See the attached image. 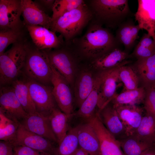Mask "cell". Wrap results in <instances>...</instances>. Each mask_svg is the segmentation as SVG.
<instances>
[{
    "label": "cell",
    "mask_w": 155,
    "mask_h": 155,
    "mask_svg": "<svg viewBox=\"0 0 155 155\" xmlns=\"http://www.w3.org/2000/svg\"><path fill=\"white\" fill-rule=\"evenodd\" d=\"M14 155H16L15 154H14Z\"/></svg>",
    "instance_id": "bcb514c9"
},
{
    "label": "cell",
    "mask_w": 155,
    "mask_h": 155,
    "mask_svg": "<svg viewBox=\"0 0 155 155\" xmlns=\"http://www.w3.org/2000/svg\"><path fill=\"white\" fill-rule=\"evenodd\" d=\"M51 67L53 94L57 106L63 112L71 115L74 113V94L72 88L68 82L52 65Z\"/></svg>",
    "instance_id": "52a82bcc"
},
{
    "label": "cell",
    "mask_w": 155,
    "mask_h": 155,
    "mask_svg": "<svg viewBox=\"0 0 155 155\" xmlns=\"http://www.w3.org/2000/svg\"><path fill=\"white\" fill-rule=\"evenodd\" d=\"M131 66L142 86L145 87L155 83V54L148 57L137 59Z\"/></svg>",
    "instance_id": "cb8c5ba5"
},
{
    "label": "cell",
    "mask_w": 155,
    "mask_h": 155,
    "mask_svg": "<svg viewBox=\"0 0 155 155\" xmlns=\"http://www.w3.org/2000/svg\"><path fill=\"white\" fill-rule=\"evenodd\" d=\"M75 127L70 128L55 148L53 155H74L79 148Z\"/></svg>",
    "instance_id": "f546056e"
},
{
    "label": "cell",
    "mask_w": 155,
    "mask_h": 155,
    "mask_svg": "<svg viewBox=\"0 0 155 155\" xmlns=\"http://www.w3.org/2000/svg\"><path fill=\"white\" fill-rule=\"evenodd\" d=\"M145 96V88L142 86L134 90L123 91L119 94H117L111 102L115 108L122 105H137L143 103Z\"/></svg>",
    "instance_id": "f1b7e54d"
},
{
    "label": "cell",
    "mask_w": 155,
    "mask_h": 155,
    "mask_svg": "<svg viewBox=\"0 0 155 155\" xmlns=\"http://www.w3.org/2000/svg\"><path fill=\"white\" fill-rule=\"evenodd\" d=\"M140 155H155V147L153 145Z\"/></svg>",
    "instance_id": "b9f144b4"
},
{
    "label": "cell",
    "mask_w": 155,
    "mask_h": 155,
    "mask_svg": "<svg viewBox=\"0 0 155 155\" xmlns=\"http://www.w3.org/2000/svg\"><path fill=\"white\" fill-rule=\"evenodd\" d=\"M153 145L155 147V141L153 144Z\"/></svg>",
    "instance_id": "f6af8a7d"
},
{
    "label": "cell",
    "mask_w": 155,
    "mask_h": 155,
    "mask_svg": "<svg viewBox=\"0 0 155 155\" xmlns=\"http://www.w3.org/2000/svg\"><path fill=\"white\" fill-rule=\"evenodd\" d=\"M14 155L13 145L9 142L0 140V155Z\"/></svg>",
    "instance_id": "ab89813d"
},
{
    "label": "cell",
    "mask_w": 155,
    "mask_h": 155,
    "mask_svg": "<svg viewBox=\"0 0 155 155\" xmlns=\"http://www.w3.org/2000/svg\"><path fill=\"white\" fill-rule=\"evenodd\" d=\"M55 0H40L39 1L41 3L43 4L45 7L47 8L51 9L53 8V6Z\"/></svg>",
    "instance_id": "60d3db41"
},
{
    "label": "cell",
    "mask_w": 155,
    "mask_h": 155,
    "mask_svg": "<svg viewBox=\"0 0 155 155\" xmlns=\"http://www.w3.org/2000/svg\"><path fill=\"white\" fill-rule=\"evenodd\" d=\"M79 147L90 155H101L98 136L89 122L76 126Z\"/></svg>",
    "instance_id": "ffe728a7"
},
{
    "label": "cell",
    "mask_w": 155,
    "mask_h": 155,
    "mask_svg": "<svg viewBox=\"0 0 155 155\" xmlns=\"http://www.w3.org/2000/svg\"><path fill=\"white\" fill-rule=\"evenodd\" d=\"M140 29L138 24L127 20L118 28L116 32L115 39L119 44H122L126 49H129L134 45L138 38Z\"/></svg>",
    "instance_id": "484cf974"
},
{
    "label": "cell",
    "mask_w": 155,
    "mask_h": 155,
    "mask_svg": "<svg viewBox=\"0 0 155 155\" xmlns=\"http://www.w3.org/2000/svg\"><path fill=\"white\" fill-rule=\"evenodd\" d=\"M16 155H47L30 147L23 146H13Z\"/></svg>",
    "instance_id": "74e56055"
},
{
    "label": "cell",
    "mask_w": 155,
    "mask_h": 155,
    "mask_svg": "<svg viewBox=\"0 0 155 155\" xmlns=\"http://www.w3.org/2000/svg\"><path fill=\"white\" fill-rule=\"evenodd\" d=\"M131 57L127 52L117 47L90 61V65L99 71H103L131 63L129 60Z\"/></svg>",
    "instance_id": "2e32d148"
},
{
    "label": "cell",
    "mask_w": 155,
    "mask_h": 155,
    "mask_svg": "<svg viewBox=\"0 0 155 155\" xmlns=\"http://www.w3.org/2000/svg\"><path fill=\"white\" fill-rule=\"evenodd\" d=\"M30 95L36 112L47 116L57 105L52 87L26 78Z\"/></svg>",
    "instance_id": "ba28073f"
},
{
    "label": "cell",
    "mask_w": 155,
    "mask_h": 155,
    "mask_svg": "<svg viewBox=\"0 0 155 155\" xmlns=\"http://www.w3.org/2000/svg\"><path fill=\"white\" fill-rule=\"evenodd\" d=\"M82 70L77 75L73 88L74 105L78 108L92 91L96 77L88 69Z\"/></svg>",
    "instance_id": "7402d4cb"
},
{
    "label": "cell",
    "mask_w": 155,
    "mask_h": 155,
    "mask_svg": "<svg viewBox=\"0 0 155 155\" xmlns=\"http://www.w3.org/2000/svg\"><path fill=\"white\" fill-rule=\"evenodd\" d=\"M24 40L13 44L9 49L0 55L1 86L10 85L23 70L27 53Z\"/></svg>",
    "instance_id": "277c9868"
},
{
    "label": "cell",
    "mask_w": 155,
    "mask_h": 155,
    "mask_svg": "<svg viewBox=\"0 0 155 155\" xmlns=\"http://www.w3.org/2000/svg\"><path fill=\"white\" fill-rule=\"evenodd\" d=\"M91 22L82 36L67 43L78 57L90 61L117 47L118 44L108 28Z\"/></svg>",
    "instance_id": "6da1fadb"
},
{
    "label": "cell",
    "mask_w": 155,
    "mask_h": 155,
    "mask_svg": "<svg viewBox=\"0 0 155 155\" xmlns=\"http://www.w3.org/2000/svg\"><path fill=\"white\" fill-rule=\"evenodd\" d=\"M0 111L19 123L28 115L24 109L10 85L1 86Z\"/></svg>",
    "instance_id": "4fadbf2b"
},
{
    "label": "cell",
    "mask_w": 155,
    "mask_h": 155,
    "mask_svg": "<svg viewBox=\"0 0 155 155\" xmlns=\"http://www.w3.org/2000/svg\"><path fill=\"white\" fill-rule=\"evenodd\" d=\"M122 66L99 71L101 75V82L97 104L98 110L102 109L110 102L117 94L116 92L117 83L119 80V71Z\"/></svg>",
    "instance_id": "8fae6325"
},
{
    "label": "cell",
    "mask_w": 155,
    "mask_h": 155,
    "mask_svg": "<svg viewBox=\"0 0 155 155\" xmlns=\"http://www.w3.org/2000/svg\"><path fill=\"white\" fill-rule=\"evenodd\" d=\"M126 130L127 136L133 135L140 125L144 108L137 105H125L115 108Z\"/></svg>",
    "instance_id": "44dd1931"
},
{
    "label": "cell",
    "mask_w": 155,
    "mask_h": 155,
    "mask_svg": "<svg viewBox=\"0 0 155 155\" xmlns=\"http://www.w3.org/2000/svg\"><path fill=\"white\" fill-rule=\"evenodd\" d=\"M56 144L49 140L32 133L19 124L13 146H26L47 155H53Z\"/></svg>",
    "instance_id": "9c48e42d"
},
{
    "label": "cell",
    "mask_w": 155,
    "mask_h": 155,
    "mask_svg": "<svg viewBox=\"0 0 155 155\" xmlns=\"http://www.w3.org/2000/svg\"><path fill=\"white\" fill-rule=\"evenodd\" d=\"M155 54V50L142 46L137 44L133 53L130 55L137 59L150 57Z\"/></svg>",
    "instance_id": "8d00e7d4"
},
{
    "label": "cell",
    "mask_w": 155,
    "mask_h": 155,
    "mask_svg": "<svg viewBox=\"0 0 155 155\" xmlns=\"http://www.w3.org/2000/svg\"><path fill=\"white\" fill-rule=\"evenodd\" d=\"M133 135L143 142L153 145L155 141V117L145 112Z\"/></svg>",
    "instance_id": "83f0119b"
},
{
    "label": "cell",
    "mask_w": 155,
    "mask_h": 155,
    "mask_svg": "<svg viewBox=\"0 0 155 155\" xmlns=\"http://www.w3.org/2000/svg\"><path fill=\"white\" fill-rule=\"evenodd\" d=\"M135 19L141 30L155 40V0H138Z\"/></svg>",
    "instance_id": "d6986e66"
},
{
    "label": "cell",
    "mask_w": 155,
    "mask_h": 155,
    "mask_svg": "<svg viewBox=\"0 0 155 155\" xmlns=\"http://www.w3.org/2000/svg\"><path fill=\"white\" fill-rule=\"evenodd\" d=\"M138 44L145 47L155 50V40L147 33L144 34Z\"/></svg>",
    "instance_id": "f35d334b"
},
{
    "label": "cell",
    "mask_w": 155,
    "mask_h": 155,
    "mask_svg": "<svg viewBox=\"0 0 155 155\" xmlns=\"http://www.w3.org/2000/svg\"><path fill=\"white\" fill-rule=\"evenodd\" d=\"M24 109L28 115L36 112L29 90L27 79L17 78L10 85Z\"/></svg>",
    "instance_id": "4316f807"
},
{
    "label": "cell",
    "mask_w": 155,
    "mask_h": 155,
    "mask_svg": "<svg viewBox=\"0 0 155 155\" xmlns=\"http://www.w3.org/2000/svg\"><path fill=\"white\" fill-rule=\"evenodd\" d=\"M72 115L66 114L56 107L47 116L52 130L57 139L58 144L66 136L70 129L69 121Z\"/></svg>",
    "instance_id": "d4e9b609"
},
{
    "label": "cell",
    "mask_w": 155,
    "mask_h": 155,
    "mask_svg": "<svg viewBox=\"0 0 155 155\" xmlns=\"http://www.w3.org/2000/svg\"><path fill=\"white\" fill-rule=\"evenodd\" d=\"M155 90V83L152 84V86Z\"/></svg>",
    "instance_id": "ee69618b"
},
{
    "label": "cell",
    "mask_w": 155,
    "mask_h": 155,
    "mask_svg": "<svg viewBox=\"0 0 155 155\" xmlns=\"http://www.w3.org/2000/svg\"><path fill=\"white\" fill-rule=\"evenodd\" d=\"M51 63L73 88L77 76L78 57L65 43L61 47L46 51Z\"/></svg>",
    "instance_id": "8992f818"
},
{
    "label": "cell",
    "mask_w": 155,
    "mask_h": 155,
    "mask_svg": "<svg viewBox=\"0 0 155 155\" xmlns=\"http://www.w3.org/2000/svg\"><path fill=\"white\" fill-rule=\"evenodd\" d=\"M22 15L26 25L40 26L50 29L53 20L38 4L31 0H21Z\"/></svg>",
    "instance_id": "e0dca14e"
},
{
    "label": "cell",
    "mask_w": 155,
    "mask_h": 155,
    "mask_svg": "<svg viewBox=\"0 0 155 155\" xmlns=\"http://www.w3.org/2000/svg\"><path fill=\"white\" fill-rule=\"evenodd\" d=\"M23 28L8 29L0 31V55L9 45L23 40Z\"/></svg>",
    "instance_id": "836d02e7"
},
{
    "label": "cell",
    "mask_w": 155,
    "mask_h": 155,
    "mask_svg": "<svg viewBox=\"0 0 155 155\" xmlns=\"http://www.w3.org/2000/svg\"><path fill=\"white\" fill-rule=\"evenodd\" d=\"M118 141L125 155H140L153 146L143 142L133 135Z\"/></svg>",
    "instance_id": "4dcf8cb0"
},
{
    "label": "cell",
    "mask_w": 155,
    "mask_h": 155,
    "mask_svg": "<svg viewBox=\"0 0 155 155\" xmlns=\"http://www.w3.org/2000/svg\"><path fill=\"white\" fill-rule=\"evenodd\" d=\"M22 15L21 0H0V30L23 28Z\"/></svg>",
    "instance_id": "30bf717a"
},
{
    "label": "cell",
    "mask_w": 155,
    "mask_h": 155,
    "mask_svg": "<svg viewBox=\"0 0 155 155\" xmlns=\"http://www.w3.org/2000/svg\"><path fill=\"white\" fill-rule=\"evenodd\" d=\"M0 140L11 144L16 137L20 123L5 115L0 111Z\"/></svg>",
    "instance_id": "1f68e13d"
},
{
    "label": "cell",
    "mask_w": 155,
    "mask_h": 155,
    "mask_svg": "<svg viewBox=\"0 0 155 155\" xmlns=\"http://www.w3.org/2000/svg\"><path fill=\"white\" fill-rule=\"evenodd\" d=\"M145 96L143 103L145 112L155 117V90L152 86L144 87Z\"/></svg>",
    "instance_id": "d590c367"
},
{
    "label": "cell",
    "mask_w": 155,
    "mask_h": 155,
    "mask_svg": "<svg viewBox=\"0 0 155 155\" xmlns=\"http://www.w3.org/2000/svg\"><path fill=\"white\" fill-rule=\"evenodd\" d=\"M86 3L92 21L107 28H118L131 16L127 0H90Z\"/></svg>",
    "instance_id": "7a4b0ae2"
},
{
    "label": "cell",
    "mask_w": 155,
    "mask_h": 155,
    "mask_svg": "<svg viewBox=\"0 0 155 155\" xmlns=\"http://www.w3.org/2000/svg\"><path fill=\"white\" fill-rule=\"evenodd\" d=\"M74 155H90L87 152L79 147Z\"/></svg>",
    "instance_id": "7bdbcfd3"
},
{
    "label": "cell",
    "mask_w": 155,
    "mask_h": 155,
    "mask_svg": "<svg viewBox=\"0 0 155 155\" xmlns=\"http://www.w3.org/2000/svg\"><path fill=\"white\" fill-rule=\"evenodd\" d=\"M34 45L38 49L46 51L59 48L65 43L61 35L40 26L26 25Z\"/></svg>",
    "instance_id": "7c38bea8"
},
{
    "label": "cell",
    "mask_w": 155,
    "mask_h": 155,
    "mask_svg": "<svg viewBox=\"0 0 155 155\" xmlns=\"http://www.w3.org/2000/svg\"><path fill=\"white\" fill-rule=\"evenodd\" d=\"M89 122L98 138L101 155H125L119 141L108 131L97 113Z\"/></svg>",
    "instance_id": "5bb4252c"
},
{
    "label": "cell",
    "mask_w": 155,
    "mask_h": 155,
    "mask_svg": "<svg viewBox=\"0 0 155 155\" xmlns=\"http://www.w3.org/2000/svg\"><path fill=\"white\" fill-rule=\"evenodd\" d=\"M97 113L104 126L117 140L127 136L125 128L111 102L102 109H97Z\"/></svg>",
    "instance_id": "9a60e30c"
},
{
    "label": "cell",
    "mask_w": 155,
    "mask_h": 155,
    "mask_svg": "<svg viewBox=\"0 0 155 155\" xmlns=\"http://www.w3.org/2000/svg\"><path fill=\"white\" fill-rule=\"evenodd\" d=\"M92 18V12L86 2L53 20L50 30L59 33L65 42L68 43L76 38Z\"/></svg>",
    "instance_id": "3957f363"
},
{
    "label": "cell",
    "mask_w": 155,
    "mask_h": 155,
    "mask_svg": "<svg viewBox=\"0 0 155 155\" xmlns=\"http://www.w3.org/2000/svg\"><path fill=\"white\" fill-rule=\"evenodd\" d=\"M20 124L29 131L58 144L47 116L36 112L28 115Z\"/></svg>",
    "instance_id": "ac0fdd59"
},
{
    "label": "cell",
    "mask_w": 155,
    "mask_h": 155,
    "mask_svg": "<svg viewBox=\"0 0 155 155\" xmlns=\"http://www.w3.org/2000/svg\"><path fill=\"white\" fill-rule=\"evenodd\" d=\"M100 82L101 75L98 72L96 75L95 83L92 91L77 111L72 114V117L78 119L81 121L80 123L88 121L96 113Z\"/></svg>",
    "instance_id": "603a6c76"
},
{
    "label": "cell",
    "mask_w": 155,
    "mask_h": 155,
    "mask_svg": "<svg viewBox=\"0 0 155 155\" xmlns=\"http://www.w3.org/2000/svg\"><path fill=\"white\" fill-rule=\"evenodd\" d=\"M119 79L124 84V91L134 90L139 87V79L131 66L127 65L121 66Z\"/></svg>",
    "instance_id": "d6a6232c"
},
{
    "label": "cell",
    "mask_w": 155,
    "mask_h": 155,
    "mask_svg": "<svg viewBox=\"0 0 155 155\" xmlns=\"http://www.w3.org/2000/svg\"><path fill=\"white\" fill-rule=\"evenodd\" d=\"M26 45L27 53L23 69L24 73L28 79L49 85L51 84L52 70L46 51L26 43Z\"/></svg>",
    "instance_id": "5b68a950"
},
{
    "label": "cell",
    "mask_w": 155,
    "mask_h": 155,
    "mask_svg": "<svg viewBox=\"0 0 155 155\" xmlns=\"http://www.w3.org/2000/svg\"><path fill=\"white\" fill-rule=\"evenodd\" d=\"M85 3L86 1L83 0H55L52 9V20L80 7Z\"/></svg>",
    "instance_id": "e575fe53"
}]
</instances>
